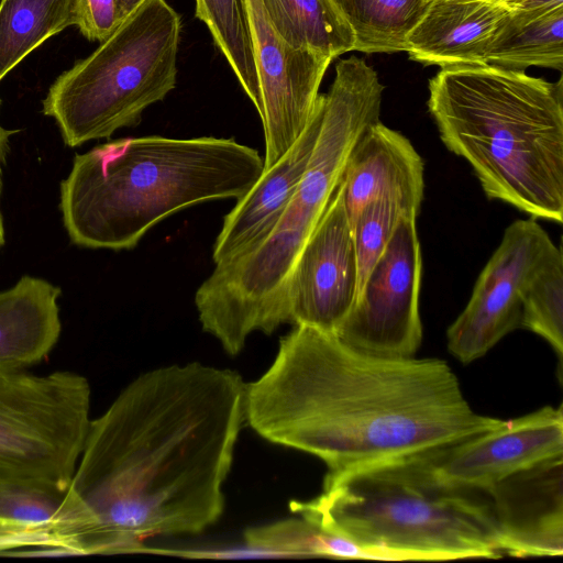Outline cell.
<instances>
[{"mask_svg": "<svg viewBox=\"0 0 563 563\" xmlns=\"http://www.w3.org/2000/svg\"><path fill=\"white\" fill-rule=\"evenodd\" d=\"M16 132V130H8L0 124V196L3 187V166L10 152V137Z\"/></svg>", "mask_w": 563, "mask_h": 563, "instance_id": "30", "label": "cell"}, {"mask_svg": "<svg viewBox=\"0 0 563 563\" xmlns=\"http://www.w3.org/2000/svg\"><path fill=\"white\" fill-rule=\"evenodd\" d=\"M0 103H1V101H0Z\"/></svg>", "mask_w": 563, "mask_h": 563, "instance_id": "34", "label": "cell"}, {"mask_svg": "<svg viewBox=\"0 0 563 563\" xmlns=\"http://www.w3.org/2000/svg\"><path fill=\"white\" fill-rule=\"evenodd\" d=\"M486 64L525 71L540 66L563 70V7L532 12L509 9L487 54Z\"/></svg>", "mask_w": 563, "mask_h": 563, "instance_id": "20", "label": "cell"}, {"mask_svg": "<svg viewBox=\"0 0 563 563\" xmlns=\"http://www.w3.org/2000/svg\"><path fill=\"white\" fill-rule=\"evenodd\" d=\"M243 1L260 82L267 169L306 129L333 59L292 47L273 26L263 0Z\"/></svg>", "mask_w": 563, "mask_h": 563, "instance_id": "11", "label": "cell"}, {"mask_svg": "<svg viewBox=\"0 0 563 563\" xmlns=\"http://www.w3.org/2000/svg\"><path fill=\"white\" fill-rule=\"evenodd\" d=\"M245 395L234 371L169 365L136 377L90 421L69 485L88 554L142 553L145 539L198 534L220 519Z\"/></svg>", "mask_w": 563, "mask_h": 563, "instance_id": "1", "label": "cell"}, {"mask_svg": "<svg viewBox=\"0 0 563 563\" xmlns=\"http://www.w3.org/2000/svg\"><path fill=\"white\" fill-rule=\"evenodd\" d=\"M277 33L297 49L334 59L354 48V34L333 0H263Z\"/></svg>", "mask_w": 563, "mask_h": 563, "instance_id": "21", "label": "cell"}, {"mask_svg": "<svg viewBox=\"0 0 563 563\" xmlns=\"http://www.w3.org/2000/svg\"><path fill=\"white\" fill-rule=\"evenodd\" d=\"M424 165L410 141L380 121L371 124L355 143L341 180L352 224L371 201L387 198L409 214H419Z\"/></svg>", "mask_w": 563, "mask_h": 563, "instance_id": "16", "label": "cell"}, {"mask_svg": "<svg viewBox=\"0 0 563 563\" xmlns=\"http://www.w3.org/2000/svg\"><path fill=\"white\" fill-rule=\"evenodd\" d=\"M509 8L492 0H433L407 37L410 59L441 69L486 65Z\"/></svg>", "mask_w": 563, "mask_h": 563, "instance_id": "18", "label": "cell"}, {"mask_svg": "<svg viewBox=\"0 0 563 563\" xmlns=\"http://www.w3.org/2000/svg\"><path fill=\"white\" fill-rule=\"evenodd\" d=\"M322 119V93L303 132L291 147L236 200L216 239L214 264L251 251L273 231L294 197L307 168Z\"/></svg>", "mask_w": 563, "mask_h": 563, "instance_id": "15", "label": "cell"}, {"mask_svg": "<svg viewBox=\"0 0 563 563\" xmlns=\"http://www.w3.org/2000/svg\"><path fill=\"white\" fill-rule=\"evenodd\" d=\"M555 249L532 217L507 227L468 303L448 329V349L453 356L468 364L520 327L525 287Z\"/></svg>", "mask_w": 563, "mask_h": 563, "instance_id": "10", "label": "cell"}, {"mask_svg": "<svg viewBox=\"0 0 563 563\" xmlns=\"http://www.w3.org/2000/svg\"><path fill=\"white\" fill-rule=\"evenodd\" d=\"M87 525L69 488L54 492L0 476V552L86 554Z\"/></svg>", "mask_w": 563, "mask_h": 563, "instance_id": "17", "label": "cell"}, {"mask_svg": "<svg viewBox=\"0 0 563 563\" xmlns=\"http://www.w3.org/2000/svg\"><path fill=\"white\" fill-rule=\"evenodd\" d=\"M122 21L119 0H74V25L89 41L103 42Z\"/></svg>", "mask_w": 563, "mask_h": 563, "instance_id": "28", "label": "cell"}, {"mask_svg": "<svg viewBox=\"0 0 563 563\" xmlns=\"http://www.w3.org/2000/svg\"><path fill=\"white\" fill-rule=\"evenodd\" d=\"M145 0H119L123 20L136 10Z\"/></svg>", "mask_w": 563, "mask_h": 563, "instance_id": "31", "label": "cell"}, {"mask_svg": "<svg viewBox=\"0 0 563 563\" xmlns=\"http://www.w3.org/2000/svg\"><path fill=\"white\" fill-rule=\"evenodd\" d=\"M195 15L207 25L216 46L260 115V82L244 1L196 0Z\"/></svg>", "mask_w": 563, "mask_h": 563, "instance_id": "25", "label": "cell"}, {"mask_svg": "<svg viewBox=\"0 0 563 563\" xmlns=\"http://www.w3.org/2000/svg\"><path fill=\"white\" fill-rule=\"evenodd\" d=\"M563 7V0H518L509 9L547 12Z\"/></svg>", "mask_w": 563, "mask_h": 563, "instance_id": "29", "label": "cell"}, {"mask_svg": "<svg viewBox=\"0 0 563 563\" xmlns=\"http://www.w3.org/2000/svg\"><path fill=\"white\" fill-rule=\"evenodd\" d=\"M484 492L503 554L563 553V454L511 474Z\"/></svg>", "mask_w": 563, "mask_h": 563, "instance_id": "14", "label": "cell"}, {"mask_svg": "<svg viewBox=\"0 0 563 563\" xmlns=\"http://www.w3.org/2000/svg\"><path fill=\"white\" fill-rule=\"evenodd\" d=\"M4 244V227H3V219L0 212V250Z\"/></svg>", "mask_w": 563, "mask_h": 563, "instance_id": "32", "label": "cell"}, {"mask_svg": "<svg viewBox=\"0 0 563 563\" xmlns=\"http://www.w3.org/2000/svg\"><path fill=\"white\" fill-rule=\"evenodd\" d=\"M520 327L544 339L563 358V256L556 247L527 283Z\"/></svg>", "mask_w": 563, "mask_h": 563, "instance_id": "26", "label": "cell"}, {"mask_svg": "<svg viewBox=\"0 0 563 563\" xmlns=\"http://www.w3.org/2000/svg\"><path fill=\"white\" fill-rule=\"evenodd\" d=\"M292 512L389 561L499 558L487 494L439 482L427 451L331 473Z\"/></svg>", "mask_w": 563, "mask_h": 563, "instance_id": "6", "label": "cell"}, {"mask_svg": "<svg viewBox=\"0 0 563 563\" xmlns=\"http://www.w3.org/2000/svg\"><path fill=\"white\" fill-rule=\"evenodd\" d=\"M385 86L364 59L335 65L322 93L320 130L300 184L268 236L249 252L216 264L195 294L203 331L230 355L255 332L273 333L288 323L286 285L292 266L342 180L363 132L379 121Z\"/></svg>", "mask_w": 563, "mask_h": 563, "instance_id": "4", "label": "cell"}, {"mask_svg": "<svg viewBox=\"0 0 563 563\" xmlns=\"http://www.w3.org/2000/svg\"><path fill=\"white\" fill-rule=\"evenodd\" d=\"M415 217L399 219L335 335L360 351L413 356L422 341L419 291L422 257Z\"/></svg>", "mask_w": 563, "mask_h": 563, "instance_id": "9", "label": "cell"}, {"mask_svg": "<svg viewBox=\"0 0 563 563\" xmlns=\"http://www.w3.org/2000/svg\"><path fill=\"white\" fill-rule=\"evenodd\" d=\"M349 25L353 51L406 52L407 37L433 0H333Z\"/></svg>", "mask_w": 563, "mask_h": 563, "instance_id": "22", "label": "cell"}, {"mask_svg": "<svg viewBox=\"0 0 563 563\" xmlns=\"http://www.w3.org/2000/svg\"><path fill=\"white\" fill-rule=\"evenodd\" d=\"M492 1L497 2L499 4H503V5L507 7V8H510L518 0H492Z\"/></svg>", "mask_w": 563, "mask_h": 563, "instance_id": "33", "label": "cell"}, {"mask_svg": "<svg viewBox=\"0 0 563 563\" xmlns=\"http://www.w3.org/2000/svg\"><path fill=\"white\" fill-rule=\"evenodd\" d=\"M357 260L341 183L303 244L286 285L288 323L335 334L357 294Z\"/></svg>", "mask_w": 563, "mask_h": 563, "instance_id": "12", "label": "cell"}, {"mask_svg": "<svg viewBox=\"0 0 563 563\" xmlns=\"http://www.w3.org/2000/svg\"><path fill=\"white\" fill-rule=\"evenodd\" d=\"M263 170L258 152L234 139L113 140L75 156L60 183L64 227L76 245L130 250L179 210L238 200Z\"/></svg>", "mask_w": 563, "mask_h": 563, "instance_id": "3", "label": "cell"}, {"mask_svg": "<svg viewBox=\"0 0 563 563\" xmlns=\"http://www.w3.org/2000/svg\"><path fill=\"white\" fill-rule=\"evenodd\" d=\"M60 294L59 287L29 275L0 291V371H24L53 350L62 331Z\"/></svg>", "mask_w": 563, "mask_h": 563, "instance_id": "19", "label": "cell"}, {"mask_svg": "<svg viewBox=\"0 0 563 563\" xmlns=\"http://www.w3.org/2000/svg\"><path fill=\"white\" fill-rule=\"evenodd\" d=\"M246 550L239 553L256 556L335 558L389 561L384 553L363 549L322 530L308 520L288 519L244 532Z\"/></svg>", "mask_w": 563, "mask_h": 563, "instance_id": "24", "label": "cell"}, {"mask_svg": "<svg viewBox=\"0 0 563 563\" xmlns=\"http://www.w3.org/2000/svg\"><path fill=\"white\" fill-rule=\"evenodd\" d=\"M179 14L145 0L88 57L49 87L43 112L69 147L140 123L143 111L176 86Z\"/></svg>", "mask_w": 563, "mask_h": 563, "instance_id": "7", "label": "cell"}, {"mask_svg": "<svg viewBox=\"0 0 563 563\" xmlns=\"http://www.w3.org/2000/svg\"><path fill=\"white\" fill-rule=\"evenodd\" d=\"M404 216L413 217L398 202L380 198L367 203L351 224L358 272L356 298Z\"/></svg>", "mask_w": 563, "mask_h": 563, "instance_id": "27", "label": "cell"}, {"mask_svg": "<svg viewBox=\"0 0 563 563\" xmlns=\"http://www.w3.org/2000/svg\"><path fill=\"white\" fill-rule=\"evenodd\" d=\"M563 454L562 406H545L470 438L427 451L435 478L455 488L486 489Z\"/></svg>", "mask_w": 563, "mask_h": 563, "instance_id": "13", "label": "cell"}, {"mask_svg": "<svg viewBox=\"0 0 563 563\" xmlns=\"http://www.w3.org/2000/svg\"><path fill=\"white\" fill-rule=\"evenodd\" d=\"M246 423L265 440L322 460L329 472L428 451L506 420L472 409L440 358L390 357L295 325L269 368L246 384Z\"/></svg>", "mask_w": 563, "mask_h": 563, "instance_id": "2", "label": "cell"}, {"mask_svg": "<svg viewBox=\"0 0 563 563\" xmlns=\"http://www.w3.org/2000/svg\"><path fill=\"white\" fill-rule=\"evenodd\" d=\"M74 25V0H2L0 80L51 36Z\"/></svg>", "mask_w": 563, "mask_h": 563, "instance_id": "23", "label": "cell"}, {"mask_svg": "<svg viewBox=\"0 0 563 563\" xmlns=\"http://www.w3.org/2000/svg\"><path fill=\"white\" fill-rule=\"evenodd\" d=\"M428 109L489 199L563 221V86L492 65L441 69Z\"/></svg>", "mask_w": 563, "mask_h": 563, "instance_id": "5", "label": "cell"}, {"mask_svg": "<svg viewBox=\"0 0 563 563\" xmlns=\"http://www.w3.org/2000/svg\"><path fill=\"white\" fill-rule=\"evenodd\" d=\"M91 389L70 371H0V476L64 493L90 426Z\"/></svg>", "mask_w": 563, "mask_h": 563, "instance_id": "8", "label": "cell"}]
</instances>
